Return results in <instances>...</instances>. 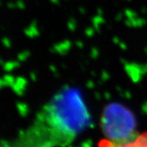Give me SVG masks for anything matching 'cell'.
Listing matches in <instances>:
<instances>
[{
	"instance_id": "obj_1",
	"label": "cell",
	"mask_w": 147,
	"mask_h": 147,
	"mask_svg": "<svg viewBox=\"0 0 147 147\" xmlns=\"http://www.w3.org/2000/svg\"><path fill=\"white\" fill-rule=\"evenodd\" d=\"M89 122L81 95L72 88L55 95L30 126L7 147H61L79 136Z\"/></svg>"
},
{
	"instance_id": "obj_2",
	"label": "cell",
	"mask_w": 147,
	"mask_h": 147,
	"mask_svg": "<svg viewBox=\"0 0 147 147\" xmlns=\"http://www.w3.org/2000/svg\"><path fill=\"white\" fill-rule=\"evenodd\" d=\"M103 129L109 141L119 142L133 136L134 120L131 114L119 105H111L103 116Z\"/></svg>"
},
{
	"instance_id": "obj_3",
	"label": "cell",
	"mask_w": 147,
	"mask_h": 147,
	"mask_svg": "<svg viewBox=\"0 0 147 147\" xmlns=\"http://www.w3.org/2000/svg\"><path fill=\"white\" fill-rule=\"evenodd\" d=\"M100 147H147V132L135 133L123 141L112 142L105 140L100 143Z\"/></svg>"
}]
</instances>
